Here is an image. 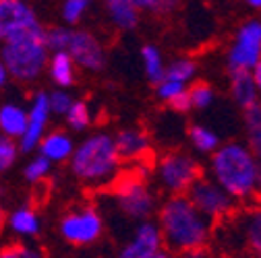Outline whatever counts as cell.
<instances>
[{
    "label": "cell",
    "instance_id": "6da1fadb",
    "mask_svg": "<svg viewBox=\"0 0 261 258\" xmlns=\"http://www.w3.org/2000/svg\"><path fill=\"white\" fill-rule=\"evenodd\" d=\"M0 64L13 79L27 83L44 73L46 62H50V48L46 42V29L31 7L21 0L0 3Z\"/></svg>",
    "mask_w": 261,
    "mask_h": 258
},
{
    "label": "cell",
    "instance_id": "7a4b0ae2",
    "mask_svg": "<svg viewBox=\"0 0 261 258\" xmlns=\"http://www.w3.org/2000/svg\"><path fill=\"white\" fill-rule=\"evenodd\" d=\"M212 225L214 223L195 209L187 195L168 197L158 211V228L166 250L172 254L205 248L212 238Z\"/></svg>",
    "mask_w": 261,
    "mask_h": 258
},
{
    "label": "cell",
    "instance_id": "3957f363",
    "mask_svg": "<svg viewBox=\"0 0 261 258\" xmlns=\"http://www.w3.org/2000/svg\"><path fill=\"white\" fill-rule=\"evenodd\" d=\"M210 174L237 203L257 199V174L259 159L249 145L228 143L222 145L210 161Z\"/></svg>",
    "mask_w": 261,
    "mask_h": 258
},
{
    "label": "cell",
    "instance_id": "277c9868",
    "mask_svg": "<svg viewBox=\"0 0 261 258\" xmlns=\"http://www.w3.org/2000/svg\"><path fill=\"white\" fill-rule=\"evenodd\" d=\"M120 153L114 137L106 133H95L87 137L77 149L71 164L75 178L91 188L112 186L120 176Z\"/></svg>",
    "mask_w": 261,
    "mask_h": 258
},
{
    "label": "cell",
    "instance_id": "5b68a950",
    "mask_svg": "<svg viewBox=\"0 0 261 258\" xmlns=\"http://www.w3.org/2000/svg\"><path fill=\"white\" fill-rule=\"evenodd\" d=\"M218 228L228 258H261V207L234 211Z\"/></svg>",
    "mask_w": 261,
    "mask_h": 258
},
{
    "label": "cell",
    "instance_id": "8992f818",
    "mask_svg": "<svg viewBox=\"0 0 261 258\" xmlns=\"http://www.w3.org/2000/svg\"><path fill=\"white\" fill-rule=\"evenodd\" d=\"M110 192L118 205V209L130 217L139 219L141 223L147 221V217L155 209V199L145 180V170L137 168L126 174H120L118 180L110 186Z\"/></svg>",
    "mask_w": 261,
    "mask_h": 258
},
{
    "label": "cell",
    "instance_id": "52a82bcc",
    "mask_svg": "<svg viewBox=\"0 0 261 258\" xmlns=\"http://www.w3.org/2000/svg\"><path fill=\"white\" fill-rule=\"evenodd\" d=\"M155 174L162 188H166L172 197H180V195H187L191 186L201 178V168L187 153L172 151L158 159Z\"/></svg>",
    "mask_w": 261,
    "mask_h": 258
},
{
    "label": "cell",
    "instance_id": "ba28073f",
    "mask_svg": "<svg viewBox=\"0 0 261 258\" xmlns=\"http://www.w3.org/2000/svg\"><path fill=\"white\" fill-rule=\"evenodd\" d=\"M187 199L212 223H222L237 211V201L216 180L205 176H201L191 186V190L187 192Z\"/></svg>",
    "mask_w": 261,
    "mask_h": 258
},
{
    "label": "cell",
    "instance_id": "9c48e42d",
    "mask_svg": "<svg viewBox=\"0 0 261 258\" xmlns=\"http://www.w3.org/2000/svg\"><path fill=\"white\" fill-rule=\"evenodd\" d=\"M261 62V19H251L243 23L228 50L226 64L232 73H253Z\"/></svg>",
    "mask_w": 261,
    "mask_h": 258
},
{
    "label": "cell",
    "instance_id": "30bf717a",
    "mask_svg": "<svg viewBox=\"0 0 261 258\" xmlns=\"http://www.w3.org/2000/svg\"><path fill=\"white\" fill-rule=\"evenodd\" d=\"M102 217L95 207H77L71 213H67L60 221V234L69 244L75 246H87L95 242L102 234Z\"/></svg>",
    "mask_w": 261,
    "mask_h": 258
},
{
    "label": "cell",
    "instance_id": "8fae6325",
    "mask_svg": "<svg viewBox=\"0 0 261 258\" xmlns=\"http://www.w3.org/2000/svg\"><path fill=\"white\" fill-rule=\"evenodd\" d=\"M69 54L75 60V64H79V67L85 71L95 73V71H102L106 67V50H104L102 42L93 34H89V31H83V29L73 31Z\"/></svg>",
    "mask_w": 261,
    "mask_h": 258
},
{
    "label": "cell",
    "instance_id": "7c38bea8",
    "mask_svg": "<svg viewBox=\"0 0 261 258\" xmlns=\"http://www.w3.org/2000/svg\"><path fill=\"white\" fill-rule=\"evenodd\" d=\"M166 246L160 228L151 221H143L137 225L130 242L122 246L118 258H158V254Z\"/></svg>",
    "mask_w": 261,
    "mask_h": 258
},
{
    "label": "cell",
    "instance_id": "4fadbf2b",
    "mask_svg": "<svg viewBox=\"0 0 261 258\" xmlns=\"http://www.w3.org/2000/svg\"><path fill=\"white\" fill-rule=\"evenodd\" d=\"M50 95L46 93H36L29 106V126L23 139L19 141V147L23 153H29L34 149H40L42 141L46 139V126L50 120Z\"/></svg>",
    "mask_w": 261,
    "mask_h": 258
},
{
    "label": "cell",
    "instance_id": "5bb4252c",
    "mask_svg": "<svg viewBox=\"0 0 261 258\" xmlns=\"http://www.w3.org/2000/svg\"><path fill=\"white\" fill-rule=\"evenodd\" d=\"M116 147L122 159L126 161H141L147 153H149V137L141 128H124V131H118L116 137Z\"/></svg>",
    "mask_w": 261,
    "mask_h": 258
},
{
    "label": "cell",
    "instance_id": "9a60e30c",
    "mask_svg": "<svg viewBox=\"0 0 261 258\" xmlns=\"http://www.w3.org/2000/svg\"><path fill=\"white\" fill-rule=\"evenodd\" d=\"M29 126V110H23L17 104H5L0 108V131L3 137L9 139H23Z\"/></svg>",
    "mask_w": 261,
    "mask_h": 258
},
{
    "label": "cell",
    "instance_id": "2e32d148",
    "mask_svg": "<svg viewBox=\"0 0 261 258\" xmlns=\"http://www.w3.org/2000/svg\"><path fill=\"white\" fill-rule=\"evenodd\" d=\"M230 77H232V81H230L232 98L243 108V112L245 110H251L257 104H261L259 89H257V83H255L253 73H232Z\"/></svg>",
    "mask_w": 261,
    "mask_h": 258
},
{
    "label": "cell",
    "instance_id": "e0dca14e",
    "mask_svg": "<svg viewBox=\"0 0 261 258\" xmlns=\"http://www.w3.org/2000/svg\"><path fill=\"white\" fill-rule=\"evenodd\" d=\"M75 145L71 141V137L67 133L54 131L50 135H46V139L40 145V155L46 157L48 161H71L75 155Z\"/></svg>",
    "mask_w": 261,
    "mask_h": 258
},
{
    "label": "cell",
    "instance_id": "ac0fdd59",
    "mask_svg": "<svg viewBox=\"0 0 261 258\" xmlns=\"http://www.w3.org/2000/svg\"><path fill=\"white\" fill-rule=\"evenodd\" d=\"M106 13L110 21L118 29H135L139 23V9L135 5V0H108L106 3Z\"/></svg>",
    "mask_w": 261,
    "mask_h": 258
},
{
    "label": "cell",
    "instance_id": "d6986e66",
    "mask_svg": "<svg viewBox=\"0 0 261 258\" xmlns=\"http://www.w3.org/2000/svg\"><path fill=\"white\" fill-rule=\"evenodd\" d=\"M50 77L58 87H71L75 81V60L69 52H58L50 56Z\"/></svg>",
    "mask_w": 261,
    "mask_h": 258
},
{
    "label": "cell",
    "instance_id": "ffe728a7",
    "mask_svg": "<svg viewBox=\"0 0 261 258\" xmlns=\"http://www.w3.org/2000/svg\"><path fill=\"white\" fill-rule=\"evenodd\" d=\"M9 228L19 236H36L40 234V217L34 209L19 207L9 215Z\"/></svg>",
    "mask_w": 261,
    "mask_h": 258
},
{
    "label": "cell",
    "instance_id": "44dd1931",
    "mask_svg": "<svg viewBox=\"0 0 261 258\" xmlns=\"http://www.w3.org/2000/svg\"><path fill=\"white\" fill-rule=\"evenodd\" d=\"M141 60H143V69L147 79L158 87L160 83L166 81V67L162 62V54L153 44H145L141 48Z\"/></svg>",
    "mask_w": 261,
    "mask_h": 258
},
{
    "label": "cell",
    "instance_id": "7402d4cb",
    "mask_svg": "<svg viewBox=\"0 0 261 258\" xmlns=\"http://www.w3.org/2000/svg\"><path fill=\"white\" fill-rule=\"evenodd\" d=\"M245 126H247V145L253 155L261 161V104L245 110Z\"/></svg>",
    "mask_w": 261,
    "mask_h": 258
},
{
    "label": "cell",
    "instance_id": "603a6c76",
    "mask_svg": "<svg viewBox=\"0 0 261 258\" xmlns=\"http://www.w3.org/2000/svg\"><path fill=\"white\" fill-rule=\"evenodd\" d=\"M189 139H191V145L201 151V153H216L222 145H220V139L214 131H210V128L201 126V124H193L189 128Z\"/></svg>",
    "mask_w": 261,
    "mask_h": 258
},
{
    "label": "cell",
    "instance_id": "cb8c5ba5",
    "mask_svg": "<svg viewBox=\"0 0 261 258\" xmlns=\"http://www.w3.org/2000/svg\"><path fill=\"white\" fill-rule=\"evenodd\" d=\"M195 73H197V64L191 58H176L174 62H170L166 67V79L182 83V85H187L195 77Z\"/></svg>",
    "mask_w": 261,
    "mask_h": 258
},
{
    "label": "cell",
    "instance_id": "d4e9b609",
    "mask_svg": "<svg viewBox=\"0 0 261 258\" xmlns=\"http://www.w3.org/2000/svg\"><path fill=\"white\" fill-rule=\"evenodd\" d=\"M71 40H73V29H67V27H50V29H46V42H48V48H50L52 54L69 52Z\"/></svg>",
    "mask_w": 261,
    "mask_h": 258
},
{
    "label": "cell",
    "instance_id": "484cf974",
    "mask_svg": "<svg viewBox=\"0 0 261 258\" xmlns=\"http://www.w3.org/2000/svg\"><path fill=\"white\" fill-rule=\"evenodd\" d=\"M189 95H191V104L195 110H203L214 102V89L207 83H195L189 87Z\"/></svg>",
    "mask_w": 261,
    "mask_h": 258
},
{
    "label": "cell",
    "instance_id": "4316f807",
    "mask_svg": "<svg viewBox=\"0 0 261 258\" xmlns=\"http://www.w3.org/2000/svg\"><path fill=\"white\" fill-rule=\"evenodd\" d=\"M67 122H69L71 128H75V131H85V128L89 126V122H91L87 104L85 102H75L71 112L67 114Z\"/></svg>",
    "mask_w": 261,
    "mask_h": 258
},
{
    "label": "cell",
    "instance_id": "83f0119b",
    "mask_svg": "<svg viewBox=\"0 0 261 258\" xmlns=\"http://www.w3.org/2000/svg\"><path fill=\"white\" fill-rule=\"evenodd\" d=\"M19 151H21V147H19V143L15 139H9V137L0 139V168L9 170L17 161Z\"/></svg>",
    "mask_w": 261,
    "mask_h": 258
},
{
    "label": "cell",
    "instance_id": "f1b7e54d",
    "mask_svg": "<svg viewBox=\"0 0 261 258\" xmlns=\"http://www.w3.org/2000/svg\"><path fill=\"white\" fill-rule=\"evenodd\" d=\"M50 166H52V161H48L42 155L36 157V159H31L27 164V168H25V178L29 182H40L50 174Z\"/></svg>",
    "mask_w": 261,
    "mask_h": 258
},
{
    "label": "cell",
    "instance_id": "f546056e",
    "mask_svg": "<svg viewBox=\"0 0 261 258\" xmlns=\"http://www.w3.org/2000/svg\"><path fill=\"white\" fill-rule=\"evenodd\" d=\"M187 91V85H182V83H176V81H164V83H160L158 87H155V93H158V98L162 100V102H166L168 106L174 102V100H178L180 95Z\"/></svg>",
    "mask_w": 261,
    "mask_h": 258
},
{
    "label": "cell",
    "instance_id": "4dcf8cb0",
    "mask_svg": "<svg viewBox=\"0 0 261 258\" xmlns=\"http://www.w3.org/2000/svg\"><path fill=\"white\" fill-rule=\"evenodd\" d=\"M73 104H75V100L64 89H58V91L50 93V110H52V114H58V116L67 118V114L71 112Z\"/></svg>",
    "mask_w": 261,
    "mask_h": 258
},
{
    "label": "cell",
    "instance_id": "1f68e13d",
    "mask_svg": "<svg viewBox=\"0 0 261 258\" xmlns=\"http://www.w3.org/2000/svg\"><path fill=\"white\" fill-rule=\"evenodd\" d=\"M87 7H89L87 0H67V3L62 5V19L69 25H75L83 19Z\"/></svg>",
    "mask_w": 261,
    "mask_h": 258
},
{
    "label": "cell",
    "instance_id": "d6a6232c",
    "mask_svg": "<svg viewBox=\"0 0 261 258\" xmlns=\"http://www.w3.org/2000/svg\"><path fill=\"white\" fill-rule=\"evenodd\" d=\"M135 5L139 11L153 13V15H164L172 9H176L174 0H135Z\"/></svg>",
    "mask_w": 261,
    "mask_h": 258
},
{
    "label": "cell",
    "instance_id": "836d02e7",
    "mask_svg": "<svg viewBox=\"0 0 261 258\" xmlns=\"http://www.w3.org/2000/svg\"><path fill=\"white\" fill-rule=\"evenodd\" d=\"M0 258H44V254L36 248H29L23 244H11V246L3 248Z\"/></svg>",
    "mask_w": 261,
    "mask_h": 258
},
{
    "label": "cell",
    "instance_id": "e575fe53",
    "mask_svg": "<svg viewBox=\"0 0 261 258\" xmlns=\"http://www.w3.org/2000/svg\"><path fill=\"white\" fill-rule=\"evenodd\" d=\"M170 108H172V110H176V112H189V110L193 108V104H191V95H189V89L180 95L178 100H174V102L170 104Z\"/></svg>",
    "mask_w": 261,
    "mask_h": 258
},
{
    "label": "cell",
    "instance_id": "d590c367",
    "mask_svg": "<svg viewBox=\"0 0 261 258\" xmlns=\"http://www.w3.org/2000/svg\"><path fill=\"white\" fill-rule=\"evenodd\" d=\"M178 258H210V252H207V248H199V250L182 252V254H178Z\"/></svg>",
    "mask_w": 261,
    "mask_h": 258
},
{
    "label": "cell",
    "instance_id": "8d00e7d4",
    "mask_svg": "<svg viewBox=\"0 0 261 258\" xmlns=\"http://www.w3.org/2000/svg\"><path fill=\"white\" fill-rule=\"evenodd\" d=\"M253 77H255V83H257V89H259V98H261V62H259L257 67H255Z\"/></svg>",
    "mask_w": 261,
    "mask_h": 258
},
{
    "label": "cell",
    "instance_id": "74e56055",
    "mask_svg": "<svg viewBox=\"0 0 261 258\" xmlns=\"http://www.w3.org/2000/svg\"><path fill=\"white\" fill-rule=\"evenodd\" d=\"M9 71L3 67V64H0V85H7V81H9Z\"/></svg>",
    "mask_w": 261,
    "mask_h": 258
},
{
    "label": "cell",
    "instance_id": "f35d334b",
    "mask_svg": "<svg viewBox=\"0 0 261 258\" xmlns=\"http://www.w3.org/2000/svg\"><path fill=\"white\" fill-rule=\"evenodd\" d=\"M257 199H261V161H259V174H257Z\"/></svg>",
    "mask_w": 261,
    "mask_h": 258
},
{
    "label": "cell",
    "instance_id": "ab89813d",
    "mask_svg": "<svg viewBox=\"0 0 261 258\" xmlns=\"http://www.w3.org/2000/svg\"><path fill=\"white\" fill-rule=\"evenodd\" d=\"M158 258H176V256H174V254H172V252H168V250H166V248H164V250H162V252H160V254H158Z\"/></svg>",
    "mask_w": 261,
    "mask_h": 258
},
{
    "label": "cell",
    "instance_id": "60d3db41",
    "mask_svg": "<svg viewBox=\"0 0 261 258\" xmlns=\"http://www.w3.org/2000/svg\"><path fill=\"white\" fill-rule=\"evenodd\" d=\"M249 7H251V9L261 11V0H249Z\"/></svg>",
    "mask_w": 261,
    "mask_h": 258
}]
</instances>
